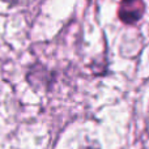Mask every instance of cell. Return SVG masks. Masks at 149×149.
<instances>
[{
    "label": "cell",
    "mask_w": 149,
    "mask_h": 149,
    "mask_svg": "<svg viewBox=\"0 0 149 149\" xmlns=\"http://www.w3.org/2000/svg\"><path fill=\"white\" fill-rule=\"evenodd\" d=\"M148 131H149V118H148Z\"/></svg>",
    "instance_id": "4"
},
{
    "label": "cell",
    "mask_w": 149,
    "mask_h": 149,
    "mask_svg": "<svg viewBox=\"0 0 149 149\" xmlns=\"http://www.w3.org/2000/svg\"><path fill=\"white\" fill-rule=\"evenodd\" d=\"M82 149H98V147H97V145H88V147H85Z\"/></svg>",
    "instance_id": "2"
},
{
    "label": "cell",
    "mask_w": 149,
    "mask_h": 149,
    "mask_svg": "<svg viewBox=\"0 0 149 149\" xmlns=\"http://www.w3.org/2000/svg\"><path fill=\"white\" fill-rule=\"evenodd\" d=\"M4 1L9 3V4H15V3H17V1H18V0H4Z\"/></svg>",
    "instance_id": "3"
},
{
    "label": "cell",
    "mask_w": 149,
    "mask_h": 149,
    "mask_svg": "<svg viewBox=\"0 0 149 149\" xmlns=\"http://www.w3.org/2000/svg\"><path fill=\"white\" fill-rule=\"evenodd\" d=\"M144 0H122L118 16L124 24H135L144 15Z\"/></svg>",
    "instance_id": "1"
}]
</instances>
